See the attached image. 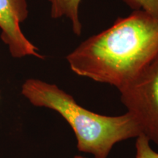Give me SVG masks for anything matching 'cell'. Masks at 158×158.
<instances>
[{
	"mask_svg": "<svg viewBox=\"0 0 158 158\" xmlns=\"http://www.w3.org/2000/svg\"><path fill=\"white\" fill-rule=\"evenodd\" d=\"M157 54L158 18L135 10L83 41L66 59L78 76L120 91Z\"/></svg>",
	"mask_w": 158,
	"mask_h": 158,
	"instance_id": "obj_1",
	"label": "cell"
},
{
	"mask_svg": "<svg viewBox=\"0 0 158 158\" xmlns=\"http://www.w3.org/2000/svg\"><path fill=\"white\" fill-rule=\"evenodd\" d=\"M21 94L33 106L60 114L74 131L78 151L91 154L94 158H107L116 143L141 134L128 112L116 116L96 114L77 103L73 97L56 84L27 79L22 85Z\"/></svg>",
	"mask_w": 158,
	"mask_h": 158,
	"instance_id": "obj_2",
	"label": "cell"
},
{
	"mask_svg": "<svg viewBox=\"0 0 158 158\" xmlns=\"http://www.w3.org/2000/svg\"><path fill=\"white\" fill-rule=\"evenodd\" d=\"M135 158H158V152L150 147V141L143 134L136 138Z\"/></svg>",
	"mask_w": 158,
	"mask_h": 158,
	"instance_id": "obj_6",
	"label": "cell"
},
{
	"mask_svg": "<svg viewBox=\"0 0 158 158\" xmlns=\"http://www.w3.org/2000/svg\"><path fill=\"white\" fill-rule=\"evenodd\" d=\"M28 15L27 0H0V37L13 58L32 56L44 59L38 48L21 31V23Z\"/></svg>",
	"mask_w": 158,
	"mask_h": 158,
	"instance_id": "obj_4",
	"label": "cell"
},
{
	"mask_svg": "<svg viewBox=\"0 0 158 158\" xmlns=\"http://www.w3.org/2000/svg\"><path fill=\"white\" fill-rule=\"evenodd\" d=\"M50 5L51 16L54 19H64L70 23L74 35L80 36L83 26L80 16L81 0H47ZM131 8L143 10L158 18V0H124Z\"/></svg>",
	"mask_w": 158,
	"mask_h": 158,
	"instance_id": "obj_5",
	"label": "cell"
},
{
	"mask_svg": "<svg viewBox=\"0 0 158 158\" xmlns=\"http://www.w3.org/2000/svg\"><path fill=\"white\" fill-rule=\"evenodd\" d=\"M73 158H86V157H83V156H81V155H77V156H75Z\"/></svg>",
	"mask_w": 158,
	"mask_h": 158,
	"instance_id": "obj_7",
	"label": "cell"
},
{
	"mask_svg": "<svg viewBox=\"0 0 158 158\" xmlns=\"http://www.w3.org/2000/svg\"><path fill=\"white\" fill-rule=\"evenodd\" d=\"M119 92L141 134L158 146V54Z\"/></svg>",
	"mask_w": 158,
	"mask_h": 158,
	"instance_id": "obj_3",
	"label": "cell"
}]
</instances>
